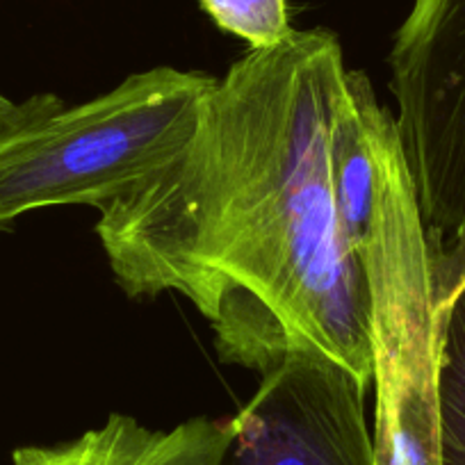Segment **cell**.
Listing matches in <instances>:
<instances>
[{
    "instance_id": "cell-1",
    "label": "cell",
    "mask_w": 465,
    "mask_h": 465,
    "mask_svg": "<svg viewBox=\"0 0 465 465\" xmlns=\"http://www.w3.org/2000/svg\"><path fill=\"white\" fill-rule=\"evenodd\" d=\"M347 96L331 30H294L232 62L185 146L98 217L119 288L131 299L185 297L228 365L265 374L308 356L370 386L372 294L331 181Z\"/></svg>"
},
{
    "instance_id": "cell-2",
    "label": "cell",
    "mask_w": 465,
    "mask_h": 465,
    "mask_svg": "<svg viewBox=\"0 0 465 465\" xmlns=\"http://www.w3.org/2000/svg\"><path fill=\"white\" fill-rule=\"evenodd\" d=\"M217 78L155 66L92 101L37 94L0 119V232L53 205L98 213L131 194L190 140Z\"/></svg>"
},
{
    "instance_id": "cell-3",
    "label": "cell",
    "mask_w": 465,
    "mask_h": 465,
    "mask_svg": "<svg viewBox=\"0 0 465 465\" xmlns=\"http://www.w3.org/2000/svg\"><path fill=\"white\" fill-rule=\"evenodd\" d=\"M388 62L415 199L442 252L465 240V0H413Z\"/></svg>"
},
{
    "instance_id": "cell-4",
    "label": "cell",
    "mask_w": 465,
    "mask_h": 465,
    "mask_svg": "<svg viewBox=\"0 0 465 465\" xmlns=\"http://www.w3.org/2000/svg\"><path fill=\"white\" fill-rule=\"evenodd\" d=\"M365 391L329 361H283L232 415L222 465H374Z\"/></svg>"
},
{
    "instance_id": "cell-5",
    "label": "cell",
    "mask_w": 465,
    "mask_h": 465,
    "mask_svg": "<svg viewBox=\"0 0 465 465\" xmlns=\"http://www.w3.org/2000/svg\"><path fill=\"white\" fill-rule=\"evenodd\" d=\"M231 438L232 418H192L153 429L112 413L71 440L16 447L12 465H222Z\"/></svg>"
},
{
    "instance_id": "cell-6",
    "label": "cell",
    "mask_w": 465,
    "mask_h": 465,
    "mask_svg": "<svg viewBox=\"0 0 465 465\" xmlns=\"http://www.w3.org/2000/svg\"><path fill=\"white\" fill-rule=\"evenodd\" d=\"M433 265L438 279L440 465H465V240L442 252L433 249Z\"/></svg>"
},
{
    "instance_id": "cell-7",
    "label": "cell",
    "mask_w": 465,
    "mask_h": 465,
    "mask_svg": "<svg viewBox=\"0 0 465 465\" xmlns=\"http://www.w3.org/2000/svg\"><path fill=\"white\" fill-rule=\"evenodd\" d=\"M331 181H333L335 208H338L342 235L361 253L372 222L374 164L365 142L351 71H349V96L335 122L333 144H331Z\"/></svg>"
},
{
    "instance_id": "cell-8",
    "label": "cell",
    "mask_w": 465,
    "mask_h": 465,
    "mask_svg": "<svg viewBox=\"0 0 465 465\" xmlns=\"http://www.w3.org/2000/svg\"><path fill=\"white\" fill-rule=\"evenodd\" d=\"M201 10L223 33L242 39L252 51H267L294 33L288 0H199Z\"/></svg>"
},
{
    "instance_id": "cell-9",
    "label": "cell",
    "mask_w": 465,
    "mask_h": 465,
    "mask_svg": "<svg viewBox=\"0 0 465 465\" xmlns=\"http://www.w3.org/2000/svg\"><path fill=\"white\" fill-rule=\"evenodd\" d=\"M12 107H15V103H12L5 94H0V119H3V116H5Z\"/></svg>"
}]
</instances>
